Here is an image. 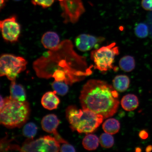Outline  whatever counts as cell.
<instances>
[{"label":"cell","mask_w":152,"mask_h":152,"mask_svg":"<svg viewBox=\"0 0 152 152\" xmlns=\"http://www.w3.org/2000/svg\"><path fill=\"white\" fill-rule=\"evenodd\" d=\"M136 152H140L141 151V149L139 147H137L136 148Z\"/></svg>","instance_id":"cell-31"},{"label":"cell","mask_w":152,"mask_h":152,"mask_svg":"<svg viewBox=\"0 0 152 152\" xmlns=\"http://www.w3.org/2000/svg\"><path fill=\"white\" fill-rule=\"evenodd\" d=\"M136 63L134 57L130 56H123L119 61V66L121 69L125 72H130L135 67Z\"/></svg>","instance_id":"cell-19"},{"label":"cell","mask_w":152,"mask_h":152,"mask_svg":"<svg viewBox=\"0 0 152 152\" xmlns=\"http://www.w3.org/2000/svg\"><path fill=\"white\" fill-rule=\"evenodd\" d=\"M130 83V79L128 76L124 75H117L113 80L114 88L121 92L126 91L129 88Z\"/></svg>","instance_id":"cell-16"},{"label":"cell","mask_w":152,"mask_h":152,"mask_svg":"<svg viewBox=\"0 0 152 152\" xmlns=\"http://www.w3.org/2000/svg\"><path fill=\"white\" fill-rule=\"evenodd\" d=\"M142 6L147 11H152V0H142Z\"/></svg>","instance_id":"cell-26"},{"label":"cell","mask_w":152,"mask_h":152,"mask_svg":"<svg viewBox=\"0 0 152 152\" xmlns=\"http://www.w3.org/2000/svg\"><path fill=\"white\" fill-rule=\"evenodd\" d=\"M119 54V48L114 42L93 50L91 58L94 62L95 69L105 72L113 69L115 56Z\"/></svg>","instance_id":"cell-5"},{"label":"cell","mask_w":152,"mask_h":152,"mask_svg":"<svg viewBox=\"0 0 152 152\" xmlns=\"http://www.w3.org/2000/svg\"><path fill=\"white\" fill-rule=\"evenodd\" d=\"M5 103V101L4 99L2 98L1 96V102H0V107H1V109L3 107Z\"/></svg>","instance_id":"cell-28"},{"label":"cell","mask_w":152,"mask_h":152,"mask_svg":"<svg viewBox=\"0 0 152 152\" xmlns=\"http://www.w3.org/2000/svg\"><path fill=\"white\" fill-rule=\"evenodd\" d=\"M5 1H6V0H1V9L3 7H4V6Z\"/></svg>","instance_id":"cell-30"},{"label":"cell","mask_w":152,"mask_h":152,"mask_svg":"<svg viewBox=\"0 0 152 152\" xmlns=\"http://www.w3.org/2000/svg\"><path fill=\"white\" fill-rule=\"evenodd\" d=\"M54 0H33L32 3L35 5L41 6L43 8H47L51 6Z\"/></svg>","instance_id":"cell-24"},{"label":"cell","mask_w":152,"mask_h":152,"mask_svg":"<svg viewBox=\"0 0 152 152\" xmlns=\"http://www.w3.org/2000/svg\"><path fill=\"white\" fill-rule=\"evenodd\" d=\"M60 100L55 92H47L44 94L41 99V104L45 109L52 110L57 109Z\"/></svg>","instance_id":"cell-13"},{"label":"cell","mask_w":152,"mask_h":152,"mask_svg":"<svg viewBox=\"0 0 152 152\" xmlns=\"http://www.w3.org/2000/svg\"><path fill=\"white\" fill-rule=\"evenodd\" d=\"M37 127L35 124L29 123L26 124L23 129V134L28 138L33 139L37 134Z\"/></svg>","instance_id":"cell-21"},{"label":"cell","mask_w":152,"mask_h":152,"mask_svg":"<svg viewBox=\"0 0 152 152\" xmlns=\"http://www.w3.org/2000/svg\"><path fill=\"white\" fill-rule=\"evenodd\" d=\"M4 105L1 110L0 122L7 128H20L29 117L30 107L26 102H20L10 97L4 98Z\"/></svg>","instance_id":"cell-4"},{"label":"cell","mask_w":152,"mask_h":152,"mask_svg":"<svg viewBox=\"0 0 152 152\" xmlns=\"http://www.w3.org/2000/svg\"><path fill=\"white\" fill-rule=\"evenodd\" d=\"M15 1H20V0H15Z\"/></svg>","instance_id":"cell-32"},{"label":"cell","mask_w":152,"mask_h":152,"mask_svg":"<svg viewBox=\"0 0 152 152\" xmlns=\"http://www.w3.org/2000/svg\"><path fill=\"white\" fill-rule=\"evenodd\" d=\"M65 23H75L85 12L82 0H59Z\"/></svg>","instance_id":"cell-8"},{"label":"cell","mask_w":152,"mask_h":152,"mask_svg":"<svg viewBox=\"0 0 152 152\" xmlns=\"http://www.w3.org/2000/svg\"><path fill=\"white\" fill-rule=\"evenodd\" d=\"M52 87L55 92L61 96L67 94L69 90L67 84L63 81L55 80L52 83Z\"/></svg>","instance_id":"cell-20"},{"label":"cell","mask_w":152,"mask_h":152,"mask_svg":"<svg viewBox=\"0 0 152 152\" xmlns=\"http://www.w3.org/2000/svg\"><path fill=\"white\" fill-rule=\"evenodd\" d=\"M102 128L106 133L111 134H115L119 132L120 124L115 119H108L102 125Z\"/></svg>","instance_id":"cell-17"},{"label":"cell","mask_w":152,"mask_h":152,"mask_svg":"<svg viewBox=\"0 0 152 152\" xmlns=\"http://www.w3.org/2000/svg\"><path fill=\"white\" fill-rule=\"evenodd\" d=\"M59 123V120L54 114L45 116L41 121L42 127L44 130L54 134L55 138L60 143H65L67 142L62 138L57 131Z\"/></svg>","instance_id":"cell-11"},{"label":"cell","mask_w":152,"mask_h":152,"mask_svg":"<svg viewBox=\"0 0 152 152\" xmlns=\"http://www.w3.org/2000/svg\"><path fill=\"white\" fill-rule=\"evenodd\" d=\"M105 39L102 37H96L87 34H81L76 37L75 43L79 50L85 52L96 47L103 42Z\"/></svg>","instance_id":"cell-10"},{"label":"cell","mask_w":152,"mask_h":152,"mask_svg":"<svg viewBox=\"0 0 152 152\" xmlns=\"http://www.w3.org/2000/svg\"><path fill=\"white\" fill-rule=\"evenodd\" d=\"M99 139L96 135L93 134H88L83 139L82 144L85 149L88 151H94L97 148Z\"/></svg>","instance_id":"cell-18"},{"label":"cell","mask_w":152,"mask_h":152,"mask_svg":"<svg viewBox=\"0 0 152 152\" xmlns=\"http://www.w3.org/2000/svg\"><path fill=\"white\" fill-rule=\"evenodd\" d=\"M10 97L20 102H25L26 95L25 90L21 85L18 84L15 80L11 81L10 86Z\"/></svg>","instance_id":"cell-14"},{"label":"cell","mask_w":152,"mask_h":152,"mask_svg":"<svg viewBox=\"0 0 152 152\" xmlns=\"http://www.w3.org/2000/svg\"><path fill=\"white\" fill-rule=\"evenodd\" d=\"M0 27L5 40L11 43L18 41L20 33V27L17 22L16 17L13 16L1 20Z\"/></svg>","instance_id":"cell-9"},{"label":"cell","mask_w":152,"mask_h":152,"mask_svg":"<svg viewBox=\"0 0 152 152\" xmlns=\"http://www.w3.org/2000/svg\"><path fill=\"white\" fill-rule=\"evenodd\" d=\"M152 151V146L149 145L146 148L145 151L147 152H150Z\"/></svg>","instance_id":"cell-29"},{"label":"cell","mask_w":152,"mask_h":152,"mask_svg":"<svg viewBox=\"0 0 152 152\" xmlns=\"http://www.w3.org/2000/svg\"><path fill=\"white\" fill-rule=\"evenodd\" d=\"M85 57L74 50L69 39L63 41L54 49L49 50L33 63V67L38 77L63 81L72 85L83 80L92 73Z\"/></svg>","instance_id":"cell-1"},{"label":"cell","mask_w":152,"mask_h":152,"mask_svg":"<svg viewBox=\"0 0 152 152\" xmlns=\"http://www.w3.org/2000/svg\"><path fill=\"white\" fill-rule=\"evenodd\" d=\"M61 152H75V148L68 142L64 143L60 147Z\"/></svg>","instance_id":"cell-25"},{"label":"cell","mask_w":152,"mask_h":152,"mask_svg":"<svg viewBox=\"0 0 152 152\" xmlns=\"http://www.w3.org/2000/svg\"><path fill=\"white\" fill-rule=\"evenodd\" d=\"M66 117L73 131L88 134L94 132L103 121L104 118L87 109H79L75 105L66 108Z\"/></svg>","instance_id":"cell-3"},{"label":"cell","mask_w":152,"mask_h":152,"mask_svg":"<svg viewBox=\"0 0 152 152\" xmlns=\"http://www.w3.org/2000/svg\"><path fill=\"white\" fill-rule=\"evenodd\" d=\"M121 104L125 111H134L138 106V99L137 97L134 94H128L123 97L121 101Z\"/></svg>","instance_id":"cell-15"},{"label":"cell","mask_w":152,"mask_h":152,"mask_svg":"<svg viewBox=\"0 0 152 152\" xmlns=\"http://www.w3.org/2000/svg\"><path fill=\"white\" fill-rule=\"evenodd\" d=\"M60 143L56 138L49 136L36 140L28 138L23 144L20 151L58 152L60 149Z\"/></svg>","instance_id":"cell-7"},{"label":"cell","mask_w":152,"mask_h":152,"mask_svg":"<svg viewBox=\"0 0 152 152\" xmlns=\"http://www.w3.org/2000/svg\"><path fill=\"white\" fill-rule=\"evenodd\" d=\"M134 33L137 37L143 39L149 34V29L147 24L143 23L138 24L134 28Z\"/></svg>","instance_id":"cell-23"},{"label":"cell","mask_w":152,"mask_h":152,"mask_svg":"<svg viewBox=\"0 0 152 152\" xmlns=\"http://www.w3.org/2000/svg\"><path fill=\"white\" fill-rule=\"evenodd\" d=\"M140 137L142 140H145L149 137V134L145 130H142L139 134Z\"/></svg>","instance_id":"cell-27"},{"label":"cell","mask_w":152,"mask_h":152,"mask_svg":"<svg viewBox=\"0 0 152 152\" xmlns=\"http://www.w3.org/2000/svg\"><path fill=\"white\" fill-rule=\"evenodd\" d=\"M27 62L23 58L12 54H3L0 58V75L9 80H15L17 76L26 69Z\"/></svg>","instance_id":"cell-6"},{"label":"cell","mask_w":152,"mask_h":152,"mask_svg":"<svg viewBox=\"0 0 152 152\" xmlns=\"http://www.w3.org/2000/svg\"><path fill=\"white\" fill-rule=\"evenodd\" d=\"M112 134L108 133H103L101 135L99 142L102 147L105 148H110L113 147L114 140Z\"/></svg>","instance_id":"cell-22"},{"label":"cell","mask_w":152,"mask_h":152,"mask_svg":"<svg viewBox=\"0 0 152 152\" xmlns=\"http://www.w3.org/2000/svg\"><path fill=\"white\" fill-rule=\"evenodd\" d=\"M119 94L112 85L99 80L91 79L85 83L79 99L83 109L88 110L103 117L113 116L119 104Z\"/></svg>","instance_id":"cell-2"},{"label":"cell","mask_w":152,"mask_h":152,"mask_svg":"<svg viewBox=\"0 0 152 152\" xmlns=\"http://www.w3.org/2000/svg\"><path fill=\"white\" fill-rule=\"evenodd\" d=\"M60 37L56 32L48 31L43 34L41 42L45 49L51 50L58 46L60 43Z\"/></svg>","instance_id":"cell-12"}]
</instances>
